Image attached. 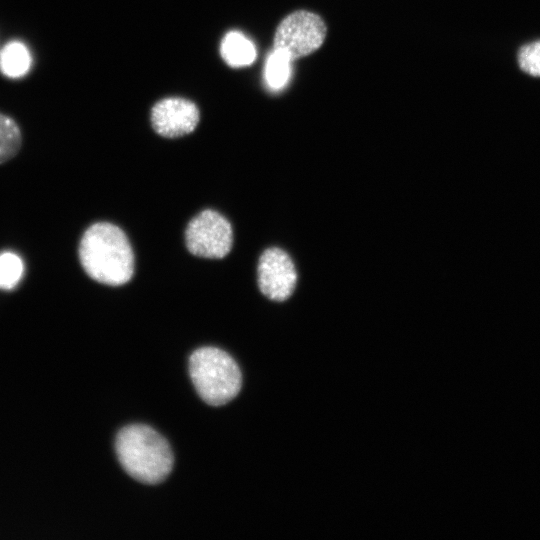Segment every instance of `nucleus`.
<instances>
[{
    "mask_svg": "<svg viewBox=\"0 0 540 540\" xmlns=\"http://www.w3.org/2000/svg\"><path fill=\"white\" fill-rule=\"evenodd\" d=\"M78 257L85 273L109 286L127 283L134 273V255L125 233L110 222H96L82 234Z\"/></svg>",
    "mask_w": 540,
    "mask_h": 540,
    "instance_id": "obj_1",
    "label": "nucleus"
},
{
    "mask_svg": "<svg viewBox=\"0 0 540 540\" xmlns=\"http://www.w3.org/2000/svg\"><path fill=\"white\" fill-rule=\"evenodd\" d=\"M115 450L123 469L144 484H157L173 468V454L166 439L153 428L132 424L117 434Z\"/></svg>",
    "mask_w": 540,
    "mask_h": 540,
    "instance_id": "obj_2",
    "label": "nucleus"
},
{
    "mask_svg": "<svg viewBox=\"0 0 540 540\" xmlns=\"http://www.w3.org/2000/svg\"><path fill=\"white\" fill-rule=\"evenodd\" d=\"M192 383L204 402L221 406L239 393L242 384L240 369L235 360L216 347H202L189 358Z\"/></svg>",
    "mask_w": 540,
    "mask_h": 540,
    "instance_id": "obj_3",
    "label": "nucleus"
},
{
    "mask_svg": "<svg viewBox=\"0 0 540 540\" xmlns=\"http://www.w3.org/2000/svg\"><path fill=\"white\" fill-rule=\"evenodd\" d=\"M327 26L322 17L307 10L287 15L278 25L273 49L284 53L291 61L308 56L324 43Z\"/></svg>",
    "mask_w": 540,
    "mask_h": 540,
    "instance_id": "obj_4",
    "label": "nucleus"
},
{
    "mask_svg": "<svg viewBox=\"0 0 540 540\" xmlns=\"http://www.w3.org/2000/svg\"><path fill=\"white\" fill-rule=\"evenodd\" d=\"M185 241L187 249L195 256L223 258L232 247V227L220 213L204 210L188 223Z\"/></svg>",
    "mask_w": 540,
    "mask_h": 540,
    "instance_id": "obj_5",
    "label": "nucleus"
},
{
    "mask_svg": "<svg viewBox=\"0 0 540 540\" xmlns=\"http://www.w3.org/2000/svg\"><path fill=\"white\" fill-rule=\"evenodd\" d=\"M258 286L263 295L284 301L293 293L297 273L289 255L279 248L265 250L258 263Z\"/></svg>",
    "mask_w": 540,
    "mask_h": 540,
    "instance_id": "obj_6",
    "label": "nucleus"
},
{
    "mask_svg": "<svg viewBox=\"0 0 540 540\" xmlns=\"http://www.w3.org/2000/svg\"><path fill=\"white\" fill-rule=\"evenodd\" d=\"M199 122V110L190 100L166 98L151 110V123L159 135L175 138L191 133Z\"/></svg>",
    "mask_w": 540,
    "mask_h": 540,
    "instance_id": "obj_7",
    "label": "nucleus"
},
{
    "mask_svg": "<svg viewBox=\"0 0 540 540\" xmlns=\"http://www.w3.org/2000/svg\"><path fill=\"white\" fill-rule=\"evenodd\" d=\"M220 51L225 62L232 67L250 65L256 57L253 43L238 31L225 35Z\"/></svg>",
    "mask_w": 540,
    "mask_h": 540,
    "instance_id": "obj_8",
    "label": "nucleus"
},
{
    "mask_svg": "<svg viewBox=\"0 0 540 540\" xmlns=\"http://www.w3.org/2000/svg\"><path fill=\"white\" fill-rule=\"evenodd\" d=\"M31 65V57L26 46L14 41L0 51V71L12 78L23 76Z\"/></svg>",
    "mask_w": 540,
    "mask_h": 540,
    "instance_id": "obj_9",
    "label": "nucleus"
},
{
    "mask_svg": "<svg viewBox=\"0 0 540 540\" xmlns=\"http://www.w3.org/2000/svg\"><path fill=\"white\" fill-rule=\"evenodd\" d=\"M23 144L19 124L11 116L0 112V165L12 160Z\"/></svg>",
    "mask_w": 540,
    "mask_h": 540,
    "instance_id": "obj_10",
    "label": "nucleus"
},
{
    "mask_svg": "<svg viewBox=\"0 0 540 540\" xmlns=\"http://www.w3.org/2000/svg\"><path fill=\"white\" fill-rule=\"evenodd\" d=\"M291 60L282 52L273 49L265 65V79L273 89H281L288 81Z\"/></svg>",
    "mask_w": 540,
    "mask_h": 540,
    "instance_id": "obj_11",
    "label": "nucleus"
},
{
    "mask_svg": "<svg viewBox=\"0 0 540 540\" xmlns=\"http://www.w3.org/2000/svg\"><path fill=\"white\" fill-rule=\"evenodd\" d=\"M24 271L21 258L13 252L0 254V289L10 290L17 285Z\"/></svg>",
    "mask_w": 540,
    "mask_h": 540,
    "instance_id": "obj_12",
    "label": "nucleus"
},
{
    "mask_svg": "<svg viewBox=\"0 0 540 540\" xmlns=\"http://www.w3.org/2000/svg\"><path fill=\"white\" fill-rule=\"evenodd\" d=\"M518 64L521 70L535 77H540V40L522 46L518 52Z\"/></svg>",
    "mask_w": 540,
    "mask_h": 540,
    "instance_id": "obj_13",
    "label": "nucleus"
}]
</instances>
